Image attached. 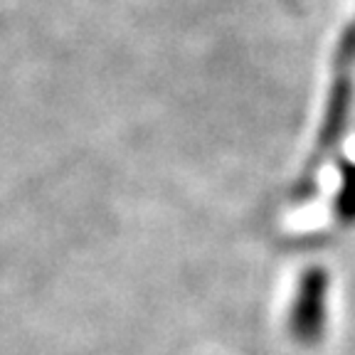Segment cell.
<instances>
[{
    "mask_svg": "<svg viewBox=\"0 0 355 355\" xmlns=\"http://www.w3.org/2000/svg\"><path fill=\"white\" fill-rule=\"evenodd\" d=\"M328 306V272L323 266H311L301 274L296 286L291 311H288V331L301 345L321 343L326 331Z\"/></svg>",
    "mask_w": 355,
    "mask_h": 355,
    "instance_id": "cell-1",
    "label": "cell"
},
{
    "mask_svg": "<svg viewBox=\"0 0 355 355\" xmlns=\"http://www.w3.org/2000/svg\"><path fill=\"white\" fill-rule=\"evenodd\" d=\"M348 106H350V82L345 74H340L338 82L333 84L331 104H328L326 121H323L321 128V141H318V148L321 150H328L331 146L338 144L340 133L345 128V121H348Z\"/></svg>",
    "mask_w": 355,
    "mask_h": 355,
    "instance_id": "cell-2",
    "label": "cell"
},
{
    "mask_svg": "<svg viewBox=\"0 0 355 355\" xmlns=\"http://www.w3.org/2000/svg\"><path fill=\"white\" fill-rule=\"evenodd\" d=\"M340 173H343V180L336 198V215L343 225H355V166L340 163Z\"/></svg>",
    "mask_w": 355,
    "mask_h": 355,
    "instance_id": "cell-3",
    "label": "cell"
},
{
    "mask_svg": "<svg viewBox=\"0 0 355 355\" xmlns=\"http://www.w3.org/2000/svg\"><path fill=\"white\" fill-rule=\"evenodd\" d=\"M350 60H355V28H350L345 33L343 42L338 47V62L340 64H348Z\"/></svg>",
    "mask_w": 355,
    "mask_h": 355,
    "instance_id": "cell-4",
    "label": "cell"
}]
</instances>
